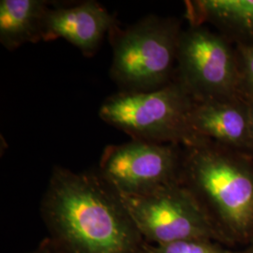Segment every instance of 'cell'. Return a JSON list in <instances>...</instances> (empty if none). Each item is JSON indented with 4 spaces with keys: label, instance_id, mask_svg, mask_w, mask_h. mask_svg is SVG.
<instances>
[{
    "label": "cell",
    "instance_id": "6da1fadb",
    "mask_svg": "<svg viewBox=\"0 0 253 253\" xmlns=\"http://www.w3.org/2000/svg\"><path fill=\"white\" fill-rule=\"evenodd\" d=\"M41 216L58 253H141L146 243L118 193L97 171L55 166Z\"/></svg>",
    "mask_w": 253,
    "mask_h": 253
},
{
    "label": "cell",
    "instance_id": "7a4b0ae2",
    "mask_svg": "<svg viewBox=\"0 0 253 253\" xmlns=\"http://www.w3.org/2000/svg\"><path fill=\"white\" fill-rule=\"evenodd\" d=\"M181 182L207 213L221 244L253 241V157L207 139L185 145Z\"/></svg>",
    "mask_w": 253,
    "mask_h": 253
},
{
    "label": "cell",
    "instance_id": "3957f363",
    "mask_svg": "<svg viewBox=\"0 0 253 253\" xmlns=\"http://www.w3.org/2000/svg\"><path fill=\"white\" fill-rule=\"evenodd\" d=\"M177 19L149 15L134 25L111 32V77L120 91L159 89L174 80L180 37Z\"/></svg>",
    "mask_w": 253,
    "mask_h": 253
},
{
    "label": "cell",
    "instance_id": "277c9868",
    "mask_svg": "<svg viewBox=\"0 0 253 253\" xmlns=\"http://www.w3.org/2000/svg\"><path fill=\"white\" fill-rule=\"evenodd\" d=\"M193 103L174 79L156 90L120 91L110 96L101 104L99 117L132 140L185 146L199 140L190 127Z\"/></svg>",
    "mask_w": 253,
    "mask_h": 253
},
{
    "label": "cell",
    "instance_id": "5b68a950",
    "mask_svg": "<svg viewBox=\"0 0 253 253\" xmlns=\"http://www.w3.org/2000/svg\"><path fill=\"white\" fill-rule=\"evenodd\" d=\"M174 79L195 101L240 96L235 46L205 25L181 30Z\"/></svg>",
    "mask_w": 253,
    "mask_h": 253
},
{
    "label": "cell",
    "instance_id": "8992f818",
    "mask_svg": "<svg viewBox=\"0 0 253 253\" xmlns=\"http://www.w3.org/2000/svg\"><path fill=\"white\" fill-rule=\"evenodd\" d=\"M118 196L148 244L187 239H210L220 243L204 208L181 180L145 195Z\"/></svg>",
    "mask_w": 253,
    "mask_h": 253
},
{
    "label": "cell",
    "instance_id": "52a82bcc",
    "mask_svg": "<svg viewBox=\"0 0 253 253\" xmlns=\"http://www.w3.org/2000/svg\"><path fill=\"white\" fill-rule=\"evenodd\" d=\"M183 145L131 140L105 147L97 170L120 196H141L181 180Z\"/></svg>",
    "mask_w": 253,
    "mask_h": 253
},
{
    "label": "cell",
    "instance_id": "ba28073f",
    "mask_svg": "<svg viewBox=\"0 0 253 253\" xmlns=\"http://www.w3.org/2000/svg\"><path fill=\"white\" fill-rule=\"evenodd\" d=\"M190 127L198 139H207L251 155L249 103L241 96L222 100L195 101ZM252 156V155H251Z\"/></svg>",
    "mask_w": 253,
    "mask_h": 253
},
{
    "label": "cell",
    "instance_id": "9c48e42d",
    "mask_svg": "<svg viewBox=\"0 0 253 253\" xmlns=\"http://www.w3.org/2000/svg\"><path fill=\"white\" fill-rule=\"evenodd\" d=\"M115 27V19L97 1H84L72 7L50 8L44 23L43 42L62 38L85 56H92Z\"/></svg>",
    "mask_w": 253,
    "mask_h": 253
},
{
    "label": "cell",
    "instance_id": "30bf717a",
    "mask_svg": "<svg viewBox=\"0 0 253 253\" xmlns=\"http://www.w3.org/2000/svg\"><path fill=\"white\" fill-rule=\"evenodd\" d=\"M189 24L215 27L235 46H253V0L186 1Z\"/></svg>",
    "mask_w": 253,
    "mask_h": 253
},
{
    "label": "cell",
    "instance_id": "8fae6325",
    "mask_svg": "<svg viewBox=\"0 0 253 253\" xmlns=\"http://www.w3.org/2000/svg\"><path fill=\"white\" fill-rule=\"evenodd\" d=\"M49 4L42 0L0 1V42L13 51L24 44L43 41Z\"/></svg>",
    "mask_w": 253,
    "mask_h": 253
},
{
    "label": "cell",
    "instance_id": "7c38bea8",
    "mask_svg": "<svg viewBox=\"0 0 253 253\" xmlns=\"http://www.w3.org/2000/svg\"><path fill=\"white\" fill-rule=\"evenodd\" d=\"M141 253H234L225 245L210 239H187L162 245L145 243Z\"/></svg>",
    "mask_w": 253,
    "mask_h": 253
},
{
    "label": "cell",
    "instance_id": "4fadbf2b",
    "mask_svg": "<svg viewBox=\"0 0 253 253\" xmlns=\"http://www.w3.org/2000/svg\"><path fill=\"white\" fill-rule=\"evenodd\" d=\"M239 84L238 93L247 100L253 102V46H235Z\"/></svg>",
    "mask_w": 253,
    "mask_h": 253
},
{
    "label": "cell",
    "instance_id": "5bb4252c",
    "mask_svg": "<svg viewBox=\"0 0 253 253\" xmlns=\"http://www.w3.org/2000/svg\"><path fill=\"white\" fill-rule=\"evenodd\" d=\"M58 253L57 251L54 249V246L51 243V241L45 238L44 240H42L40 244L37 246L36 248L32 251H29L27 253Z\"/></svg>",
    "mask_w": 253,
    "mask_h": 253
},
{
    "label": "cell",
    "instance_id": "9a60e30c",
    "mask_svg": "<svg viewBox=\"0 0 253 253\" xmlns=\"http://www.w3.org/2000/svg\"><path fill=\"white\" fill-rule=\"evenodd\" d=\"M249 109H250V127H251V144H252V150L251 155L253 157V102L248 101Z\"/></svg>",
    "mask_w": 253,
    "mask_h": 253
},
{
    "label": "cell",
    "instance_id": "2e32d148",
    "mask_svg": "<svg viewBox=\"0 0 253 253\" xmlns=\"http://www.w3.org/2000/svg\"><path fill=\"white\" fill-rule=\"evenodd\" d=\"M234 253H253V241L243 248H241L238 251H235Z\"/></svg>",
    "mask_w": 253,
    "mask_h": 253
}]
</instances>
